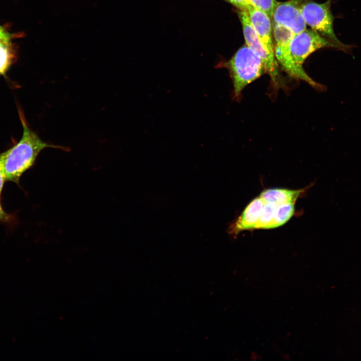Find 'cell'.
Returning <instances> with one entry per match:
<instances>
[{
	"instance_id": "cell-1",
	"label": "cell",
	"mask_w": 361,
	"mask_h": 361,
	"mask_svg": "<svg viewBox=\"0 0 361 361\" xmlns=\"http://www.w3.org/2000/svg\"><path fill=\"white\" fill-rule=\"evenodd\" d=\"M274 54L283 70L290 76L303 81L317 89L323 86L313 80L305 71L303 64L315 51L324 47H338L313 30H305L289 38L275 39Z\"/></svg>"
},
{
	"instance_id": "cell-2",
	"label": "cell",
	"mask_w": 361,
	"mask_h": 361,
	"mask_svg": "<svg viewBox=\"0 0 361 361\" xmlns=\"http://www.w3.org/2000/svg\"><path fill=\"white\" fill-rule=\"evenodd\" d=\"M19 114L23 128V135L15 145L5 151L4 160L6 180L18 184L22 174L34 165L44 149L49 147L68 151L67 147L43 141L28 125L20 110Z\"/></svg>"
},
{
	"instance_id": "cell-3",
	"label": "cell",
	"mask_w": 361,
	"mask_h": 361,
	"mask_svg": "<svg viewBox=\"0 0 361 361\" xmlns=\"http://www.w3.org/2000/svg\"><path fill=\"white\" fill-rule=\"evenodd\" d=\"M229 72L233 87V98L240 99L244 89L266 73L260 58L247 45L240 48L231 58L222 64Z\"/></svg>"
},
{
	"instance_id": "cell-4",
	"label": "cell",
	"mask_w": 361,
	"mask_h": 361,
	"mask_svg": "<svg viewBox=\"0 0 361 361\" xmlns=\"http://www.w3.org/2000/svg\"><path fill=\"white\" fill-rule=\"evenodd\" d=\"M331 1L319 4L314 2H304L301 11L304 21L312 30L327 40L345 51L349 47L342 43L336 37L333 30V17L330 6Z\"/></svg>"
},
{
	"instance_id": "cell-5",
	"label": "cell",
	"mask_w": 361,
	"mask_h": 361,
	"mask_svg": "<svg viewBox=\"0 0 361 361\" xmlns=\"http://www.w3.org/2000/svg\"><path fill=\"white\" fill-rule=\"evenodd\" d=\"M239 16L246 45L261 60L266 73L269 75L274 88H281L284 85V81L280 75L276 58L271 56L264 49L251 24L247 11L240 10Z\"/></svg>"
},
{
	"instance_id": "cell-6",
	"label": "cell",
	"mask_w": 361,
	"mask_h": 361,
	"mask_svg": "<svg viewBox=\"0 0 361 361\" xmlns=\"http://www.w3.org/2000/svg\"><path fill=\"white\" fill-rule=\"evenodd\" d=\"M304 0H290L278 2L274 11L273 23L282 25L295 35L306 29V24L301 11Z\"/></svg>"
},
{
	"instance_id": "cell-7",
	"label": "cell",
	"mask_w": 361,
	"mask_h": 361,
	"mask_svg": "<svg viewBox=\"0 0 361 361\" xmlns=\"http://www.w3.org/2000/svg\"><path fill=\"white\" fill-rule=\"evenodd\" d=\"M251 24L264 49L272 57H275L272 42L271 20L264 12L250 5L247 10Z\"/></svg>"
},
{
	"instance_id": "cell-8",
	"label": "cell",
	"mask_w": 361,
	"mask_h": 361,
	"mask_svg": "<svg viewBox=\"0 0 361 361\" xmlns=\"http://www.w3.org/2000/svg\"><path fill=\"white\" fill-rule=\"evenodd\" d=\"M264 203L260 196L253 200L242 214L229 226L228 229V233L236 236L243 231L254 229Z\"/></svg>"
},
{
	"instance_id": "cell-9",
	"label": "cell",
	"mask_w": 361,
	"mask_h": 361,
	"mask_svg": "<svg viewBox=\"0 0 361 361\" xmlns=\"http://www.w3.org/2000/svg\"><path fill=\"white\" fill-rule=\"evenodd\" d=\"M304 190H292L285 189H270L264 190L260 197L265 202H271L279 205L296 202Z\"/></svg>"
},
{
	"instance_id": "cell-10",
	"label": "cell",
	"mask_w": 361,
	"mask_h": 361,
	"mask_svg": "<svg viewBox=\"0 0 361 361\" xmlns=\"http://www.w3.org/2000/svg\"><path fill=\"white\" fill-rule=\"evenodd\" d=\"M294 203L279 205L277 206L275 215L268 229L275 228L286 223L294 213Z\"/></svg>"
},
{
	"instance_id": "cell-11",
	"label": "cell",
	"mask_w": 361,
	"mask_h": 361,
	"mask_svg": "<svg viewBox=\"0 0 361 361\" xmlns=\"http://www.w3.org/2000/svg\"><path fill=\"white\" fill-rule=\"evenodd\" d=\"M277 206L271 202H265L261 215L255 227V229H268L274 218Z\"/></svg>"
},
{
	"instance_id": "cell-12",
	"label": "cell",
	"mask_w": 361,
	"mask_h": 361,
	"mask_svg": "<svg viewBox=\"0 0 361 361\" xmlns=\"http://www.w3.org/2000/svg\"><path fill=\"white\" fill-rule=\"evenodd\" d=\"M13 58L11 44L0 42V75L4 74L7 71Z\"/></svg>"
},
{
	"instance_id": "cell-13",
	"label": "cell",
	"mask_w": 361,
	"mask_h": 361,
	"mask_svg": "<svg viewBox=\"0 0 361 361\" xmlns=\"http://www.w3.org/2000/svg\"><path fill=\"white\" fill-rule=\"evenodd\" d=\"M249 2L253 7L266 13L271 20L278 3L276 0H249Z\"/></svg>"
},
{
	"instance_id": "cell-14",
	"label": "cell",
	"mask_w": 361,
	"mask_h": 361,
	"mask_svg": "<svg viewBox=\"0 0 361 361\" xmlns=\"http://www.w3.org/2000/svg\"><path fill=\"white\" fill-rule=\"evenodd\" d=\"M5 157V151L0 153V195L6 180V176L4 170V160Z\"/></svg>"
},
{
	"instance_id": "cell-15",
	"label": "cell",
	"mask_w": 361,
	"mask_h": 361,
	"mask_svg": "<svg viewBox=\"0 0 361 361\" xmlns=\"http://www.w3.org/2000/svg\"><path fill=\"white\" fill-rule=\"evenodd\" d=\"M240 10H247L251 5L249 0H226Z\"/></svg>"
},
{
	"instance_id": "cell-16",
	"label": "cell",
	"mask_w": 361,
	"mask_h": 361,
	"mask_svg": "<svg viewBox=\"0 0 361 361\" xmlns=\"http://www.w3.org/2000/svg\"><path fill=\"white\" fill-rule=\"evenodd\" d=\"M11 35L6 31L5 29L0 26V42L4 43H11Z\"/></svg>"
},
{
	"instance_id": "cell-17",
	"label": "cell",
	"mask_w": 361,
	"mask_h": 361,
	"mask_svg": "<svg viewBox=\"0 0 361 361\" xmlns=\"http://www.w3.org/2000/svg\"><path fill=\"white\" fill-rule=\"evenodd\" d=\"M10 216L3 210L0 203V222L8 221L10 219Z\"/></svg>"
}]
</instances>
